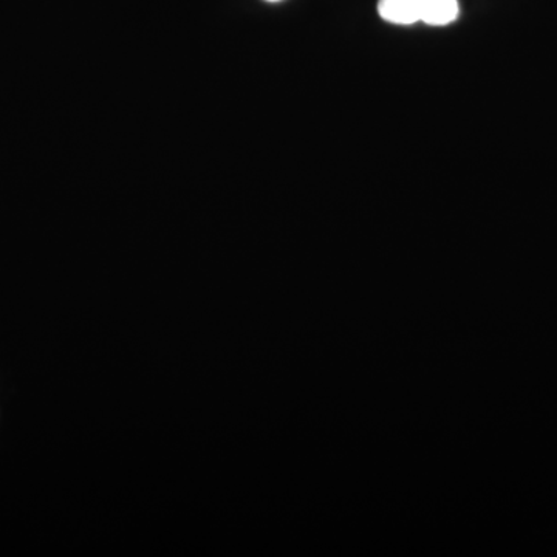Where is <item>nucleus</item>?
I'll return each instance as SVG.
<instances>
[{
    "instance_id": "f03ea898",
    "label": "nucleus",
    "mask_w": 557,
    "mask_h": 557,
    "mask_svg": "<svg viewBox=\"0 0 557 557\" xmlns=\"http://www.w3.org/2000/svg\"><path fill=\"white\" fill-rule=\"evenodd\" d=\"M457 0H421V21L428 25H448L457 20Z\"/></svg>"
},
{
    "instance_id": "7ed1b4c3",
    "label": "nucleus",
    "mask_w": 557,
    "mask_h": 557,
    "mask_svg": "<svg viewBox=\"0 0 557 557\" xmlns=\"http://www.w3.org/2000/svg\"><path fill=\"white\" fill-rule=\"evenodd\" d=\"M265 2L276 3V2H281V0H265Z\"/></svg>"
},
{
    "instance_id": "f257e3e1",
    "label": "nucleus",
    "mask_w": 557,
    "mask_h": 557,
    "mask_svg": "<svg viewBox=\"0 0 557 557\" xmlns=\"http://www.w3.org/2000/svg\"><path fill=\"white\" fill-rule=\"evenodd\" d=\"M379 13L392 24H416L421 21V0H380Z\"/></svg>"
}]
</instances>
